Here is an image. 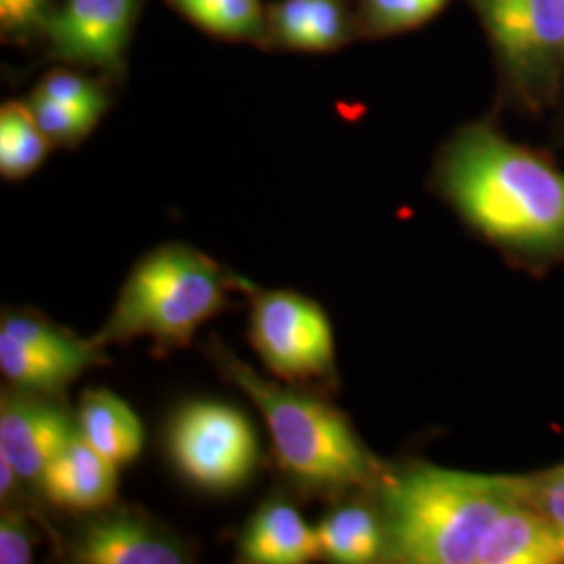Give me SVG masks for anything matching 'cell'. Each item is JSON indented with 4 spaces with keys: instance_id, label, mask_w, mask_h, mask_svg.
Wrapping results in <instances>:
<instances>
[{
    "instance_id": "cb8c5ba5",
    "label": "cell",
    "mask_w": 564,
    "mask_h": 564,
    "mask_svg": "<svg viewBox=\"0 0 564 564\" xmlns=\"http://www.w3.org/2000/svg\"><path fill=\"white\" fill-rule=\"evenodd\" d=\"M48 0H0V23L9 34H23L46 21Z\"/></svg>"
},
{
    "instance_id": "7402d4cb",
    "label": "cell",
    "mask_w": 564,
    "mask_h": 564,
    "mask_svg": "<svg viewBox=\"0 0 564 564\" xmlns=\"http://www.w3.org/2000/svg\"><path fill=\"white\" fill-rule=\"evenodd\" d=\"M34 95H41L51 101L97 109V111H105V107H107V99L95 82L82 78L78 74H69V72L48 74L41 82V86L36 88Z\"/></svg>"
},
{
    "instance_id": "8992f818",
    "label": "cell",
    "mask_w": 564,
    "mask_h": 564,
    "mask_svg": "<svg viewBox=\"0 0 564 564\" xmlns=\"http://www.w3.org/2000/svg\"><path fill=\"white\" fill-rule=\"evenodd\" d=\"M165 445L182 477L212 494L239 489L258 466L253 426L228 403H184L170 419Z\"/></svg>"
},
{
    "instance_id": "52a82bcc",
    "label": "cell",
    "mask_w": 564,
    "mask_h": 564,
    "mask_svg": "<svg viewBox=\"0 0 564 564\" xmlns=\"http://www.w3.org/2000/svg\"><path fill=\"white\" fill-rule=\"evenodd\" d=\"M78 433L59 395H44L20 387H4L0 395V456L15 466L23 484L39 485L48 463Z\"/></svg>"
},
{
    "instance_id": "e0dca14e",
    "label": "cell",
    "mask_w": 564,
    "mask_h": 564,
    "mask_svg": "<svg viewBox=\"0 0 564 564\" xmlns=\"http://www.w3.org/2000/svg\"><path fill=\"white\" fill-rule=\"evenodd\" d=\"M44 137L28 105L4 102L0 109V172L9 181L30 176L46 158Z\"/></svg>"
},
{
    "instance_id": "2e32d148",
    "label": "cell",
    "mask_w": 564,
    "mask_h": 564,
    "mask_svg": "<svg viewBox=\"0 0 564 564\" xmlns=\"http://www.w3.org/2000/svg\"><path fill=\"white\" fill-rule=\"evenodd\" d=\"M270 18L279 41L291 48L328 51L347 36V21L337 0H282Z\"/></svg>"
},
{
    "instance_id": "277c9868",
    "label": "cell",
    "mask_w": 564,
    "mask_h": 564,
    "mask_svg": "<svg viewBox=\"0 0 564 564\" xmlns=\"http://www.w3.org/2000/svg\"><path fill=\"white\" fill-rule=\"evenodd\" d=\"M239 284L241 276L199 249L167 242L132 268L95 341L107 347L149 337L155 356L184 349L203 324L235 305L228 293Z\"/></svg>"
},
{
    "instance_id": "ffe728a7",
    "label": "cell",
    "mask_w": 564,
    "mask_h": 564,
    "mask_svg": "<svg viewBox=\"0 0 564 564\" xmlns=\"http://www.w3.org/2000/svg\"><path fill=\"white\" fill-rule=\"evenodd\" d=\"M447 0H366V18L377 32H402L437 15Z\"/></svg>"
},
{
    "instance_id": "5b68a950",
    "label": "cell",
    "mask_w": 564,
    "mask_h": 564,
    "mask_svg": "<svg viewBox=\"0 0 564 564\" xmlns=\"http://www.w3.org/2000/svg\"><path fill=\"white\" fill-rule=\"evenodd\" d=\"M239 291L249 297V339L272 375L289 384L335 383L333 328L318 303L245 279Z\"/></svg>"
},
{
    "instance_id": "d6986e66",
    "label": "cell",
    "mask_w": 564,
    "mask_h": 564,
    "mask_svg": "<svg viewBox=\"0 0 564 564\" xmlns=\"http://www.w3.org/2000/svg\"><path fill=\"white\" fill-rule=\"evenodd\" d=\"M195 21L205 30L230 39L262 34L260 0H212Z\"/></svg>"
},
{
    "instance_id": "6da1fadb",
    "label": "cell",
    "mask_w": 564,
    "mask_h": 564,
    "mask_svg": "<svg viewBox=\"0 0 564 564\" xmlns=\"http://www.w3.org/2000/svg\"><path fill=\"white\" fill-rule=\"evenodd\" d=\"M387 563H564V542L535 502L531 477L405 464L372 489Z\"/></svg>"
},
{
    "instance_id": "d4e9b609",
    "label": "cell",
    "mask_w": 564,
    "mask_h": 564,
    "mask_svg": "<svg viewBox=\"0 0 564 564\" xmlns=\"http://www.w3.org/2000/svg\"><path fill=\"white\" fill-rule=\"evenodd\" d=\"M172 2L181 9L182 13H186L191 20L195 21L202 15L203 11H205V7H207L212 0H172Z\"/></svg>"
},
{
    "instance_id": "ba28073f",
    "label": "cell",
    "mask_w": 564,
    "mask_h": 564,
    "mask_svg": "<svg viewBox=\"0 0 564 564\" xmlns=\"http://www.w3.org/2000/svg\"><path fill=\"white\" fill-rule=\"evenodd\" d=\"M80 564H182L188 545L134 506H107L82 524L69 547Z\"/></svg>"
},
{
    "instance_id": "7c38bea8",
    "label": "cell",
    "mask_w": 564,
    "mask_h": 564,
    "mask_svg": "<svg viewBox=\"0 0 564 564\" xmlns=\"http://www.w3.org/2000/svg\"><path fill=\"white\" fill-rule=\"evenodd\" d=\"M321 556L316 529L284 496H272L247 521L239 561L247 564H303Z\"/></svg>"
},
{
    "instance_id": "3957f363",
    "label": "cell",
    "mask_w": 564,
    "mask_h": 564,
    "mask_svg": "<svg viewBox=\"0 0 564 564\" xmlns=\"http://www.w3.org/2000/svg\"><path fill=\"white\" fill-rule=\"evenodd\" d=\"M207 356L224 379L260 408L276 464L297 491L343 500L351 491H372L379 484L383 466L335 405L316 393L263 379L218 341L207 347Z\"/></svg>"
},
{
    "instance_id": "ac0fdd59",
    "label": "cell",
    "mask_w": 564,
    "mask_h": 564,
    "mask_svg": "<svg viewBox=\"0 0 564 564\" xmlns=\"http://www.w3.org/2000/svg\"><path fill=\"white\" fill-rule=\"evenodd\" d=\"M28 107L44 137L55 144H76L82 141L102 116V111L97 109L51 101L41 95H32Z\"/></svg>"
},
{
    "instance_id": "8fae6325",
    "label": "cell",
    "mask_w": 564,
    "mask_h": 564,
    "mask_svg": "<svg viewBox=\"0 0 564 564\" xmlns=\"http://www.w3.org/2000/svg\"><path fill=\"white\" fill-rule=\"evenodd\" d=\"M118 468L76 433L46 466L39 491L57 508L93 514L116 505Z\"/></svg>"
},
{
    "instance_id": "9a60e30c",
    "label": "cell",
    "mask_w": 564,
    "mask_h": 564,
    "mask_svg": "<svg viewBox=\"0 0 564 564\" xmlns=\"http://www.w3.org/2000/svg\"><path fill=\"white\" fill-rule=\"evenodd\" d=\"M88 368H97V364L0 335V370L13 387L63 398L69 383Z\"/></svg>"
},
{
    "instance_id": "30bf717a",
    "label": "cell",
    "mask_w": 564,
    "mask_h": 564,
    "mask_svg": "<svg viewBox=\"0 0 564 564\" xmlns=\"http://www.w3.org/2000/svg\"><path fill=\"white\" fill-rule=\"evenodd\" d=\"M139 0H65L46 18V34L61 59L118 69Z\"/></svg>"
},
{
    "instance_id": "7a4b0ae2",
    "label": "cell",
    "mask_w": 564,
    "mask_h": 564,
    "mask_svg": "<svg viewBox=\"0 0 564 564\" xmlns=\"http://www.w3.org/2000/svg\"><path fill=\"white\" fill-rule=\"evenodd\" d=\"M445 197L494 241L529 253L564 247V174L484 126L445 151Z\"/></svg>"
},
{
    "instance_id": "4fadbf2b",
    "label": "cell",
    "mask_w": 564,
    "mask_h": 564,
    "mask_svg": "<svg viewBox=\"0 0 564 564\" xmlns=\"http://www.w3.org/2000/svg\"><path fill=\"white\" fill-rule=\"evenodd\" d=\"M321 556L339 564L384 561L387 535L379 506L343 500L330 508L316 527Z\"/></svg>"
},
{
    "instance_id": "9c48e42d",
    "label": "cell",
    "mask_w": 564,
    "mask_h": 564,
    "mask_svg": "<svg viewBox=\"0 0 564 564\" xmlns=\"http://www.w3.org/2000/svg\"><path fill=\"white\" fill-rule=\"evenodd\" d=\"M485 23L510 69L542 78L564 51V0H479Z\"/></svg>"
},
{
    "instance_id": "44dd1931",
    "label": "cell",
    "mask_w": 564,
    "mask_h": 564,
    "mask_svg": "<svg viewBox=\"0 0 564 564\" xmlns=\"http://www.w3.org/2000/svg\"><path fill=\"white\" fill-rule=\"evenodd\" d=\"M36 531L30 517L18 505H2L0 517V563H32Z\"/></svg>"
},
{
    "instance_id": "603a6c76",
    "label": "cell",
    "mask_w": 564,
    "mask_h": 564,
    "mask_svg": "<svg viewBox=\"0 0 564 564\" xmlns=\"http://www.w3.org/2000/svg\"><path fill=\"white\" fill-rule=\"evenodd\" d=\"M531 489L547 523L564 542V464L531 477Z\"/></svg>"
},
{
    "instance_id": "5bb4252c",
    "label": "cell",
    "mask_w": 564,
    "mask_h": 564,
    "mask_svg": "<svg viewBox=\"0 0 564 564\" xmlns=\"http://www.w3.org/2000/svg\"><path fill=\"white\" fill-rule=\"evenodd\" d=\"M82 440L107 460L123 466L141 456L144 431L134 410L107 389L86 391L76 410Z\"/></svg>"
}]
</instances>
